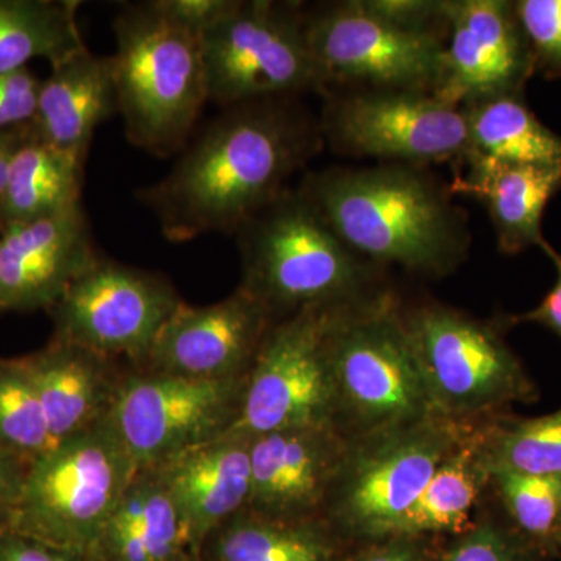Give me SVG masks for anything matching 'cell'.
I'll return each mask as SVG.
<instances>
[{"label": "cell", "instance_id": "3", "mask_svg": "<svg viewBox=\"0 0 561 561\" xmlns=\"http://www.w3.org/2000/svg\"><path fill=\"white\" fill-rule=\"evenodd\" d=\"M243 290L278 321L316 306H350L376 297L375 265L351 251L298 187L254 214L236 232Z\"/></svg>", "mask_w": 561, "mask_h": 561}, {"label": "cell", "instance_id": "11", "mask_svg": "<svg viewBox=\"0 0 561 561\" xmlns=\"http://www.w3.org/2000/svg\"><path fill=\"white\" fill-rule=\"evenodd\" d=\"M324 98L320 128L337 153L415 168L467 160L465 111L432 92L332 90Z\"/></svg>", "mask_w": 561, "mask_h": 561}, {"label": "cell", "instance_id": "30", "mask_svg": "<svg viewBox=\"0 0 561 561\" xmlns=\"http://www.w3.org/2000/svg\"><path fill=\"white\" fill-rule=\"evenodd\" d=\"M491 470L530 476H561V411L523 421L483 443Z\"/></svg>", "mask_w": 561, "mask_h": 561}, {"label": "cell", "instance_id": "6", "mask_svg": "<svg viewBox=\"0 0 561 561\" xmlns=\"http://www.w3.org/2000/svg\"><path fill=\"white\" fill-rule=\"evenodd\" d=\"M138 471L106 419L33 457L9 530L88 559Z\"/></svg>", "mask_w": 561, "mask_h": 561}, {"label": "cell", "instance_id": "37", "mask_svg": "<svg viewBox=\"0 0 561 561\" xmlns=\"http://www.w3.org/2000/svg\"><path fill=\"white\" fill-rule=\"evenodd\" d=\"M0 561H88L80 553L55 548L14 531H0Z\"/></svg>", "mask_w": 561, "mask_h": 561}, {"label": "cell", "instance_id": "1", "mask_svg": "<svg viewBox=\"0 0 561 561\" xmlns=\"http://www.w3.org/2000/svg\"><path fill=\"white\" fill-rule=\"evenodd\" d=\"M320 121L298 98L262 99L224 108L168 175L138 191L161 234L173 243L234 236L289 190L295 173L323 147Z\"/></svg>", "mask_w": 561, "mask_h": 561}, {"label": "cell", "instance_id": "19", "mask_svg": "<svg viewBox=\"0 0 561 561\" xmlns=\"http://www.w3.org/2000/svg\"><path fill=\"white\" fill-rule=\"evenodd\" d=\"M151 470L157 471L179 507L197 560L203 541L249 508L250 438L221 435Z\"/></svg>", "mask_w": 561, "mask_h": 561}, {"label": "cell", "instance_id": "16", "mask_svg": "<svg viewBox=\"0 0 561 561\" xmlns=\"http://www.w3.org/2000/svg\"><path fill=\"white\" fill-rule=\"evenodd\" d=\"M275 317L249 291L208 306L181 302L158 332L142 367L197 379H236L249 375Z\"/></svg>", "mask_w": 561, "mask_h": 561}, {"label": "cell", "instance_id": "22", "mask_svg": "<svg viewBox=\"0 0 561 561\" xmlns=\"http://www.w3.org/2000/svg\"><path fill=\"white\" fill-rule=\"evenodd\" d=\"M467 172H457L449 184L451 194L482 203L489 213L497 249L518 254L548 243L541 221L549 201L561 191V165H516L470 158Z\"/></svg>", "mask_w": 561, "mask_h": 561}, {"label": "cell", "instance_id": "5", "mask_svg": "<svg viewBox=\"0 0 561 561\" xmlns=\"http://www.w3.org/2000/svg\"><path fill=\"white\" fill-rule=\"evenodd\" d=\"M330 364L337 430L345 424L370 440L437 419L402 313L389 294L339 309L330 331Z\"/></svg>", "mask_w": 561, "mask_h": 561}, {"label": "cell", "instance_id": "8", "mask_svg": "<svg viewBox=\"0 0 561 561\" xmlns=\"http://www.w3.org/2000/svg\"><path fill=\"white\" fill-rule=\"evenodd\" d=\"M305 32L328 92H432L448 38L391 20L373 0L305 7Z\"/></svg>", "mask_w": 561, "mask_h": 561}, {"label": "cell", "instance_id": "13", "mask_svg": "<svg viewBox=\"0 0 561 561\" xmlns=\"http://www.w3.org/2000/svg\"><path fill=\"white\" fill-rule=\"evenodd\" d=\"M459 424L431 419L370 438L348 459L328 501L332 522L365 537L391 538L435 470L460 445Z\"/></svg>", "mask_w": 561, "mask_h": 561}, {"label": "cell", "instance_id": "34", "mask_svg": "<svg viewBox=\"0 0 561 561\" xmlns=\"http://www.w3.org/2000/svg\"><path fill=\"white\" fill-rule=\"evenodd\" d=\"M239 0H151L162 16L184 31L201 36L224 20Z\"/></svg>", "mask_w": 561, "mask_h": 561}, {"label": "cell", "instance_id": "40", "mask_svg": "<svg viewBox=\"0 0 561 561\" xmlns=\"http://www.w3.org/2000/svg\"><path fill=\"white\" fill-rule=\"evenodd\" d=\"M28 125H24V127L20 128H13V130L0 131V153H2L3 150L9 149L13 144H16L18 140L24 138L25 133L28 130Z\"/></svg>", "mask_w": 561, "mask_h": 561}, {"label": "cell", "instance_id": "26", "mask_svg": "<svg viewBox=\"0 0 561 561\" xmlns=\"http://www.w3.org/2000/svg\"><path fill=\"white\" fill-rule=\"evenodd\" d=\"M463 111L468 125L467 160L485 158L505 164L561 165V136L541 124L522 94L489 99Z\"/></svg>", "mask_w": 561, "mask_h": 561}, {"label": "cell", "instance_id": "38", "mask_svg": "<svg viewBox=\"0 0 561 561\" xmlns=\"http://www.w3.org/2000/svg\"><path fill=\"white\" fill-rule=\"evenodd\" d=\"M541 250L551 257L553 265H556L557 280L549 294L546 295L545 300L537 308L523 313L518 321L541 324V327L556 332L561 339V253L553 250L549 243H546Z\"/></svg>", "mask_w": 561, "mask_h": 561}, {"label": "cell", "instance_id": "28", "mask_svg": "<svg viewBox=\"0 0 561 561\" xmlns=\"http://www.w3.org/2000/svg\"><path fill=\"white\" fill-rule=\"evenodd\" d=\"M491 479L483 443L460 445L435 470L426 489L405 513L393 537L448 534L467 526L483 483Z\"/></svg>", "mask_w": 561, "mask_h": 561}, {"label": "cell", "instance_id": "15", "mask_svg": "<svg viewBox=\"0 0 561 561\" xmlns=\"http://www.w3.org/2000/svg\"><path fill=\"white\" fill-rule=\"evenodd\" d=\"M448 38L432 94L448 105L522 94L535 72L526 36L507 0H445Z\"/></svg>", "mask_w": 561, "mask_h": 561}, {"label": "cell", "instance_id": "31", "mask_svg": "<svg viewBox=\"0 0 561 561\" xmlns=\"http://www.w3.org/2000/svg\"><path fill=\"white\" fill-rule=\"evenodd\" d=\"M502 501L516 524L530 535H548L561 518V476L519 474L491 470Z\"/></svg>", "mask_w": 561, "mask_h": 561}, {"label": "cell", "instance_id": "9", "mask_svg": "<svg viewBox=\"0 0 561 561\" xmlns=\"http://www.w3.org/2000/svg\"><path fill=\"white\" fill-rule=\"evenodd\" d=\"M402 320L438 419H468L530 397L522 364L485 321L443 305Z\"/></svg>", "mask_w": 561, "mask_h": 561}, {"label": "cell", "instance_id": "33", "mask_svg": "<svg viewBox=\"0 0 561 561\" xmlns=\"http://www.w3.org/2000/svg\"><path fill=\"white\" fill-rule=\"evenodd\" d=\"M41 83L27 68L0 73V131L32 124L38 108Z\"/></svg>", "mask_w": 561, "mask_h": 561}, {"label": "cell", "instance_id": "39", "mask_svg": "<svg viewBox=\"0 0 561 561\" xmlns=\"http://www.w3.org/2000/svg\"><path fill=\"white\" fill-rule=\"evenodd\" d=\"M353 561H430V559L424 549H421L412 538L394 537L362 553Z\"/></svg>", "mask_w": 561, "mask_h": 561}, {"label": "cell", "instance_id": "14", "mask_svg": "<svg viewBox=\"0 0 561 561\" xmlns=\"http://www.w3.org/2000/svg\"><path fill=\"white\" fill-rule=\"evenodd\" d=\"M247 376L197 379L130 368L110 421L138 470L158 467L230 432Z\"/></svg>", "mask_w": 561, "mask_h": 561}, {"label": "cell", "instance_id": "32", "mask_svg": "<svg viewBox=\"0 0 561 561\" xmlns=\"http://www.w3.org/2000/svg\"><path fill=\"white\" fill-rule=\"evenodd\" d=\"M515 11L535 70L561 79V0H519Z\"/></svg>", "mask_w": 561, "mask_h": 561}, {"label": "cell", "instance_id": "24", "mask_svg": "<svg viewBox=\"0 0 561 561\" xmlns=\"http://www.w3.org/2000/svg\"><path fill=\"white\" fill-rule=\"evenodd\" d=\"M197 561H339L324 518L272 519L242 512L203 541Z\"/></svg>", "mask_w": 561, "mask_h": 561}, {"label": "cell", "instance_id": "2", "mask_svg": "<svg viewBox=\"0 0 561 561\" xmlns=\"http://www.w3.org/2000/svg\"><path fill=\"white\" fill-rule=\"evenodd\" d=\"M298 190L342 242L375 267L397 265L442 278L470 253L467 214L449 186L423 168H328L306 173Z\"/></svg>", "mask_w": 561, "mask_h": 561}, {"label": "cell", "instance_id": "23", "mask_svg": "<svg viewBox=\"0 0 561 561\" xmlns=\"http://www.w3.org/2000/svg\"><path fill=\"white\" fill-rule=\"evenodd\" d=\"M88 561H197L190 530L154 470H139Z\"/></svg>", "mask_w": 561, "mask_h": 561}, {"label": "cell", "instance_id": "7", "mask_svg": "<svg viewBox=\"0 0 561 561\" xmlns=\"http://www.w3.org/2000/svg\"><path fill=\"white\" fill-rule=\"evenodd\" d=\"M201 43L208 101L221 108L328 92L306 39L302 3L239 0Z\"/></svg>", "mask_w": 561, "mask_h": 561}, {"label": "cell", "instance_id": "42", "mask_svg": "<svg viewBox=\"0 0 561 561\" xmlns=\"http://www.w3.org/2000/svg\"><path fill=\"white\" fill-rule=\"evenodd\" d=\"M0 232H2V227H0Z\"/></svg>", "mask_w": 561, "mask_h": 561}, {"label": "cell", "instance_id": "4", "mask_svg": "<svg viewBox=\"0 0 561 561\" xmlns=\"http://www.w3.org/2000/svg\"><path fill=\"white\" fill-rule=\"evenodd\" d=\"M110 55L125 136L154 157L181 153L208 101L201 36L149 2L124 3Z\"/></svg>", "mask_w": 561, "mask_h": 561}, {"label": "cell", "instance_id": "12", "mask_svg": "<svg viewBox=\"0 0 561 561\" xmlns=\"http://www.w3.org/2000/svg\"><path fill=\"white\" fill-rule=\"evenodd\" d=\"M181 302L164 276L99 256L49 309L51 341L140 368Z\"/></svg>", "mask_w": 561, "mask_h": 561}, {"label": "cell", "instance_id": "17", "mask_svg": "<svg viewBox=\"0 0 561 561\" xmlns=\"http://www.w3.org/2000/svg\"><path fill=\"white\" fill-rule=\"evenodd\" d=\"M346 454V443L334 426L276 431L250 438L247 512L272 519L323 518Z\"/></svg>", "mask_w": 561, "mask_h": 561}, {"label": "cell", "instance_id": "41", "mask_svg": "<svg viewBox=\"0 0 561 561\" xmlns=\"http://www.w3.org/2000/svg\"><path fill=\"white\" fill-rule=\"evenodd\" d=\"M556 529H557V531H559V538H560V541H561V518H560L559 524H557Z\"/></svg>", "mask_w": 561, "mask_h": 561}, {"label": "cell", "instance_id": "25", "mask_svg": "<svg viewBox=\"0 0 561 561\" xmlns=\"http://www.w3.org/2000/svg\"><path fill=\"white\" fill-rule=\"evenodd\" d=\"M87 161L27 136L14 151L0 227L55 216L81 205Z\"/></svg>", "mask_w": 561, "mask_h": 561}, {"label": "cell", "instance_id": "27", "mask_svg": "<svg viewBox=\"0 0 561 561\" xmlns=\"http://www.w3.org/2000/svg\"><path fill=\"white\" fill-rule=\"evenodd\" d=\"M77 0H0V73L43 58L51 66L87 49Z\"/></svg>", "mask_w": 561, "mask_h": 561}, {"label": "cell", "instance_id": "36", "mask_svg": "<svg viewBox=\"0 0 561 561\" xmlns=\"http://www.w3.org/2000/svg\"><path fill=\"white\" fill-rule=\"evenodd\" d=\"M31 459L0 448V531L9 530L20 505Z\"/></svg>", "mask_w": 561, "mask_h": 561}, {"label": "cell", "instance_id": "21", "mask_svg": "<svg viewBox=\"0 0 561 561\" xmlns=\"http://www.w3.org/2000/svg\"><path fill=\"white\" fill-rule=\"evenodd\" d=\"M119 114L110 57L80 50L41 83L32 121L36 138L72 157L88 160L99 125Z\"/></svg>", "mask_w": 561, "mask_h": 561}, {"label": "cell", "instance_id": "18", "mask_svg": "<svg viewBox=\"0 0 561 561\" xmlns=\"http://www.w3.org/2000/svg\"><path fill=\"white\" fill-rule=\"evenodd\" d=\"M99 253L83 205L0 232V312L49 309Z\"/></svg>", "mask_w": 561, "mask_h": 561}, {"label": "cell", "instance_id": "35", "mask_svg": "<svg viewBox=\"0 0 561 561\" xmlns=\"http://www.w3.org/2000/svg\"><path fill=\"white\" fill-rule=\"evenodd\" d=\"M443 561H524L516 546L500 529L483 524L451 549Z\"/></svg>", "mask_w": 561, "mask_h": 561}, {"label": "cell", "instance_id": "29", "mask_svg": "<svg viewBox=\"0 0 561 561\" xmlns=\"http://www.w3.org/2000/svg\"><path fill=\"white\" fill-rule=\"evenodd\" d=\"M54 445L43 402L24 359H0V448L32 460Z\"/></svg>", "mask_w": 561, "mask_h": 561}, {"label": "cell", "instance_id": "20", "mask_svg": "<svg viewBox=\"0 0 561 561\" xmlns=\"http://www.w3.org/2000/svg\"><path fill=\"white\" fill-rule=\"evenodd\" d=\"M31 373L55 443L108 419L131 367L80 346L50 341L22 357Z\"/></svg>", "mask_w": 561, "mask_h": 561}, {"label": "cell", "instance_id": "10", "mask_svg": "<svg viewBox=\"0 0 561 561\" xmlns=\"http://www.w3.org/2000/svg\"><path fill=\"white\" fill-rule=\"evenodd\" d=\"M341 308L316 306L273 324L247 375L241 411L228 435L335 427L330 331Z\"/></svg>", "mask_w": 561, "mask_h": 561}]
</instances>
